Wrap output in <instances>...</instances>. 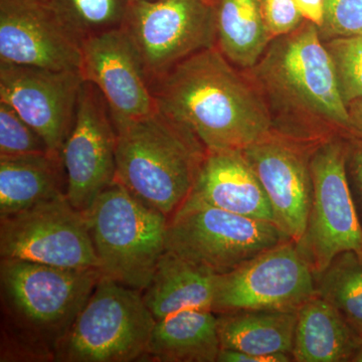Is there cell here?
Returning <instances> with one entry per match:
<instances>
[{
  "label": "cell",
  "mask_w": 362,
  "mask_h": 362,
  "mask_svg": "<svg viewBox=\"0 0 362 362\" xmlns=\"http://www.w3.org/2000/svg\"><path fill=\"white\" fill-rule=\"evenodd\" d=\"M243 71L265 103L275 132L313 143L352 135L334 66L310 21L272 40L258 63Z\"/></svg>",
  "instance_id": "6da1fadb"
},
{
  "label": "cell",
  "mask_w": 362,
  "mask_h": 362,
  "mask_svg": "<svg viewBox=\"0 0 362 362\" xmlns=\"http://www.w3.org/2000/svg\"><path fill=\"white\" fill-rule=\"evenodd\" d=\"M152 89L158 110L206 150H243L273 132L258 90L216 47L183 59Z\"/></svg>",
  "instance_id": "7a4b0ae2"
},
{
  "label": "cell",
  "mask_w": 362,
  "mask_h": 362,
  "mask_svg": "<svg viewBox=\"0 0 362 362\" xmlns=\"http://www.w3.org/2000/svg\"><path fill=\"white\" fill-rule=\"evenodd\" d=\"M102 275L96 269L1 259L0 361H54Z\"/></svg>",
  "instance_id": "3957f363"
},
{
  "label": "cell",
  "mask_w": 362,
  "mask_h": 362,
  "mask_svg": "<svg viewBox=\"0 0 362 362\" xmlns=\"http://www.w3.org/2000/svg\"><path fill=\"white\" fill-rule=\"evenodd\" d=\"M116 133L115 181L169 220L192 194L206 147L159 110Z\"/></svg>",
  "instance_id": "277c9868"
},
{
  "label": "cell",
  "mask_w": 362,
  "mask_h": 362,
  "mask_svg": "<svg viewBox=\"0 0 362 362\" xmlns=\"http://www.w3.org/2000/svg\"><path fill=\"white\" fill-rule=\"evenodd\" d=\"M85 216L102 274L144 291L166 251L168 216L117 181Z\"/></svg>",
  "instance_id": "5b68a950"
},
{
  "label": "cell",
  "mask_w": 362,
  "mask_h": 362,
  "mask_svg": "<svg viewBox=\"0 0 362 362\" xmlns=\"http://www.w3.org/2000/svg\"><path fill=\"white\" fill-rule=\"evenodd\" d=\"M156 323L142 292L102 275L54 361H139Z\"/></svg>",
  "instance_id": "8992f818"
},
{
  "label": "cell",
  "mask_w": 362,
  "mask_h": 362,
  "mask_svg": "<svg viewBox=\"0 0 362 362\" xmlns=\"http://www.w3.org/2000/svg\"><path fill=\"white\" fill-rule=\"evenodd\" d=\"M290 240L271 221L230 213L188 197L168 220L166 251L223 275Z\"/></svg>",
  "instance_id": "52a82bcc"
},
{
  "label": "cell",
  "mask_w": 362,
  "mask_h": 362,
  "mask_svg": "<svg viewBox=\"0 0 362 362\" xmlns=\"http://www.w3.org/2000/svg\"><path fill=\"white\" fill-rule=\"evenodd\" d=\"M310 168V211L297 247L316 275L340 252H362V223L345 170V136L316 144Z\"/></svg>",
  "instance_id": "ba28073f"
},
{
  "label": "cell",
  "mask_w": 362,
  "mask_h": 362,
  "mask_svg": "<svg viewBox=\"0 0 362 362\" xmlns=\"http://www.w3.org/2000/svg\"><path fill=\"white\" fill-rule=\"evenodd\" d=\"M0 257L101 271L87 218L66 195L0 218Z\"/></svg>",
  "instance_id": "9c48e42d"
},
{
  "label": "cell",
  "mask_w": 362,
  "mask_h": 362,
  "mask_svg": "<svg viewBox=\"0 0 362 362\" xmlns=\"http://www.w3.org/2000/svg\"><path fill=\"white\" fill-rule=\"evenodd\" d=\"M153 85L177 64L216 45L207 0H133L122 26Z\"/></svg>",
  "instance_id": "30bf717a"
},
{
  "label": "cell",
  "mask_w": 362,
  "mask_h": 362,
  "mask_svg": "<svg viewBox=\"0 0 362 362\" xmlns=\"http://www.w3.org/2000/svg\"><path fill=\"white\" fill-rule=\"evenodd\" d=\"M313 294V271L296 243L290 240L230 273L216 275L211 310L297 311Z\"/></svg>",
  "instance_id": "8fae6325"
},
{
  "label": "cell",
  "mask_w": 362,
  "mask_h": 362,
  "mask_svg": "<svg viewBox=\"0 0 362 362\" xmlns=\"http://www.w3.org/2000/svg\"><path fill=\"white\" fill-rule=\"evenodd\" d=\"M115 126L101 92L85 82L75 120L61 156L66 176V199L80 213L89 211L115 181Z\"/></svg>",
  "instance_id": "7c38bea8"
},
{
  "label": "cell",
  "mask_w": 362,
  "mask_h": 362,
  "mask_svg": "<svg viewBox=\"0 0 362 362\" xmlns=\"http://www.w3.org/2000/svg\"><path fill=\"white\" fill-rule=\"evenodd\" d=\"M83 84L80 71L0 62V101L11 106L59 156L73 127Z\"/></svg>",
  "instance_id": "4fadbf2b"
},
{
  "label": "cell",
  "mask_w": 362,
  "mask_h": 362,
  "mask_svg": "<svg viewBox=\"0 0 362 362\" xmlns=\"http://www.w3.org/2000/svg\"><path fill=\"white\" fill-rule=\"evenodd\" d=\"M0 62L81 71L82 40L51 0H0Z\"/></svg>",
  "instance_id": "5bb4252c"
},
{
  "label": "cell",
  "mask_w": 362,
  "mask_h": 362,
  "mask_svg": "<svg viewBox=\"0 0 362 362\" xmlns=\"http://www.w3.org/2000/svg\"><path fill=\"white\" fill-rule=\"evenodd\" d=\"M318 143L301 141L273 131L243 149L265 190L276 225L296 244L303 238L308 221L311 156Z\"/></svg>",
  "instance_id": "9a60e30c"
},
{
  "label": "cell",
  "mask_w": 362,
  "mask_h": 362,
  "mask_svg": "<svg viewBox=\"0 0 362 362\" xmlns=\"http://www.w3.org/2000/svg\"><path fill=\"white\" fill-rule=\"evenodd\" d=\"M81 74L101 92L115 129L158 110L141 59L123 28L82 40Z\"/></svg>",
  "instance_id": "2e32d148"
},
{
  "label": "cell",
  "mask_w": 362,
  "mask_h": 362,
  "mask_svg": "<svg viewBox=\"0 0 362 362\" xmlns=\"http://www.w3.org/2000/svg\"><path fill=\"white\" fill-rule=\"evenodd\" d=\"M189 197L230 213L275 223L265 190L243 150H206Z\"/></svg>",
  "instance_id": "e0dca14e"
},
{
  "label": "cell",
  "mask_w": 362,
  "mask_h": 362,
  "mask_svg": "<svg viewBox=\"0 0 362 362\" xmlns=\"http://www.w3.org/2000/svg\"><path fill=\"white\" fill-rule=\"evenodd\" d=\"M220 350L216 313L187 309L156 320L139 361L216 362Z\"/></svg>",
  "instance_id": "ac0fdd59"
},
{
  "label": "cell",
  "mask_w": 362,
  "mask_h": 362,
  "mask_svg": "<svg viewBox=\"0 0 362 362\" xmlns=\"http://www.w3.org/2000/svg\"><path fill=\"white\" fill-rule=\"evenodd\" d=\"M361 345L341 314L316 293L298 308L293 361H352Z\"/></svg>",
  "instance_id": "d6986e66"
},
{
  "label": "cell",
  "mask_w": 362,
  "mask_h": 362,
  "mask_svg": "<svg viewBox=\"0 0 362 362\" xmlns=\"http://www.w3.org/2000/svg\"><path fill=\"white\" fill-rule=\"evenodd\" d=\"M216 279V274L165 251L143 300L156 320L187 309L211 310Z\"/></svg>",
  "instance_id": "ffe728a7"
},
{
  "label": "cell",
  "mask_w": 362,
  "mask_h": 362,
  "mask_svg": "<svg viewBox=\"0 0 362 362\" xmlns=\"http://www.w3.org/2000/svg\"><path fill=\"white\" fill-rule=\"evenodd\" d=\"M66 195V176L62 156L0 158V218Z\"/></svg>",
  "instance_id": "44dd1931"
},
{
  "label": "cell",
  "mask_w": 362,
  "mask_h": 362,
  "mask_svg": "<svg viewBox=\"0 0 362 362\" xmlns=\"http://www.w3.org/2000/svg\"><path fill=\"white\" fill-rule=\"evenodd\" d=\"M216 315L221 349L258 356H292L297 311L243 309Z\"/></svg>",
  "instance_id": "7402d4cb"
},
{
  "label": "cell",
  "mask_w": 362,
  "mask_h": 362,
  "mask_svg": "<svg viewBox=\"0 0 362 362\" xmlns=\"http://www.w3.org/2000/svg\"><path fill=\"white\" fill-rule=\"evenodd\" d=\"M214 47L240 71L252 68L273 37L259 0H214Z\"/></svg>",
  "instance_id": "603a6c76"
},
{
  "label": "cell",
  "mask_w": 362,
  "mask_h": 362,
  "mask_svg": "<svg viewBox=\"0 0 362 362\" xmlns=\"http://www.w3.org/2000/svg\"><path fill=\"white\" fill-rule=\"evenodd\" d=\"M314 277L316 294L332 305L362 338V252H340Z\"/></svg>",
  "instance_id": "cb8c5ba5"
},
{
  "label": "cell",
  "mask_w": 362,
  "mask_h": 362,
  "mask_svg": "<svg viewBox=\"0 0 362 362\" xmlns=\"http://www.w3.org/2000/svg\"><path fill=\"white\" fill-rule=\"evenodd\" d=\"M133 0H51L81 40L122 28Z\"/></svg>",
  "instance_id": "d4e9b609"
},
{
  "label": "cell",
  "mask_w": 362,
  "mask_h": 362,
  "mask_svg": "<svg viewBox=\"0 0 362 362\" xmlns=\"http://www.w3.org/2000/svg\"><path fill=\"white\" fill-rule=\"evenodd\" d=\"M334 66L345 104L362 97V33L323 42Z\"/></svg>",
  "instance_id": "484cf974"
},
{
  "label": "cell",
  "mask_w": 362,
  "mask_h": 362,
  "mask_svg": "<svg viewBox=\"0 0 362 362\" xmlns=\"http://www.w3.org/2000/svg\"><path fill=\"white\" fill-rule=\"evenodd\" d=\"M47 153L52 152L42 136L11 106L0 101V158Z\"/></svg>",
  "instance_id": "4316f807"
},
{
  "label": "cell",
  "mask_w": 362,
  "mask_h": 362,
  "mask_svg": "<svg viewBox=\"0 0 362 362\" xmlns=\"http://www.w3.org/2000/svg\"><path fill=\"white\" fill-rule=\"evenodd\" d=\"M318 30L322 42L362 33V0H325L323 25Z\"/></svg>",
  "instance_id": "83f0119b"
},
{
  "label": "cell",
  "mask_w": 362,
  "mask_h": 362,
  "mask_svg": "<svg viewBox=\"0 0 362 362\" xmlns=\"http://www.w3.org/2000/svg\"><path fill=\"white\" fill-rule=\"evenodd\" d=\"M262 16L274 39L297 30L305 20L295 0H259Z\"/></svg>",
  "instance_id": "f1b7e54d"
},
{
  "label": "cell",
  "mask_w": 362,
  "mask_h": 362,
  "mask_svg": "<svg viewBox=\"0 0 362 362\" xmlns=\"http://www.w3.org/2000/svg\"><path fill=\"white\" fill-rule=\"evenodd\" d=\"M345 170L359 218H362V136H345Z\"/></svg>",
  "instance_id": "f546056e"
},
{
  "label": "cell",
  "mask_w": 362,
  "mask_h": 362,
  "mask_svg": "<svg viewBox=\"0 0 362 362\" xmlns=\"http://www.w3.org/2000/svg\"><path fill=\"white\" fill-rule=\"evenodd\" d=\"M293 361L291 354H279V356H258L247 354L239 350L221 349L216 362H290Z\"/></svg>",
  "instance_id": "4dcf8cb0"
},
{
  "label": "cell",
  "mask_w": 362,
  "mask_h": 362,
  "mask_svg": "<svg viewBox=\"0 0 362 362\" xmlns=\"http://www.w3.org/2000/svg\"><path fill=\"white\" fill-rule=\"evenodd\" d=\"M304 20L310 21L317 28L323 25L325 0H295Z\"/></svg>",
  "instance_id": "1f68e13d"
},
{
  "label": "cell",
  "mask_w": 362,
  "mask_h": 362,
  "mask_svg": "<svg viewBox=\"0 0 362 362\" xmlns=\"http://www.w3.org/2000/svg\"><path fill=\"white\" fill-rule=\"evenodd\" d=\"M347 110L352 134L362 136V97L347 105Z\"/></svg>",
  "instance_id": "d6a6232c"
},
{
  "label": "cell",
  "mask_w": 362,
  "mask_h": 362,
  "mask_svg": "<svg viewBox=\"0 0 362 362\" xmlns=\"http://www.w3.org/2000/svg\"><path fill=\"white\" fill-rule=\"evenodd\" d=\"M352 362H362V345L361 349H358V351L356 352L354 359H352Z\"/></svg>",
  "instance_id": "836d02e7"
},
{
  "label": "cell",
  "mask_w": 362,
  "mask_h": 362,
  "mask_svg": "<svg viewBox=\"0 0 362 362\" xmlns=\"http://www.w3.org/2000/svg\"><path fill=\"white\" fill-rule=\"evenodd\" d=\"M207 1L211 2V4H213L214 0H207Z\"/></svg>",
  "instance_id": "e575fe53"
},
{
  "label": "cell",
  "mask_w": 362,
  "mask_h": 362,
  "mask_svg": "<svg viewBox=\"0 0 362 362\" xmlns=\"http://www.w3.org/2000/svg\"><path fill=\"white\" fill-rule=\"evenodd\" d=\"M147 1H154V0H147Z\"/></svg>",
  "instance_id": "d590c367"
}]
</instances>
